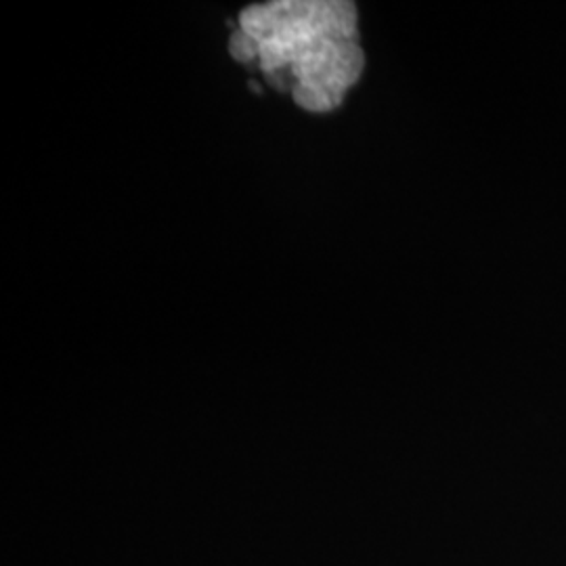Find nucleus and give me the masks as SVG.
I'll list each match as a JSON object with an SVG mask.
<instances>
[{"label":"nucleus","instance_id":"obj_1","mask_svg":"<svg viewBox=\"0 0 566 566\" xmlns=\"http://www.w3.org/2000/svg\"><path fill=\"white\" fill-rule=\"evenodd\" d=\"M231 55L259 61L266 81H292V97L308 112H329L359 81L365 57L357 9L343 0H280L248 7L231 36Z\"/></svg>","mask_w":566,"mask_h":566}]
</instances>
